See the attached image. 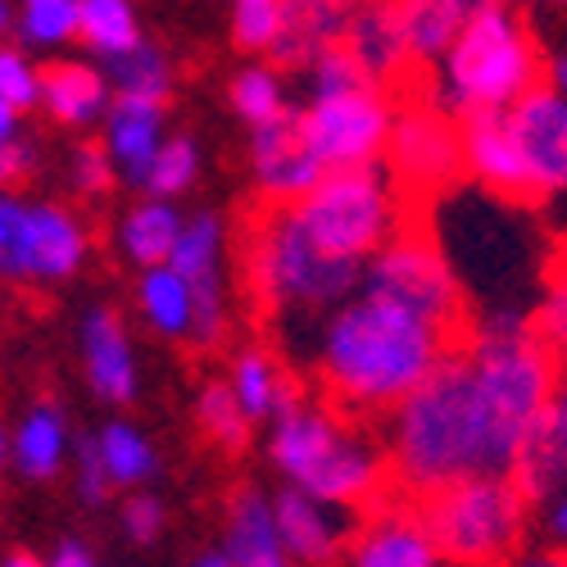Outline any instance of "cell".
Returning a JSON list of instances; mask_svg holds the SVG:
<instances>
[{
    "label": "cell",
    "instance_id": "1",
    "mask_svg": "<svg viewBox=\"0 0 567 567\" xmlns=\"http://www.w3.org/2000/svg\"><path fill=\"white\" fill-rule=\"evenodd\" d=\"M450 354L454 337L372 296H354L337 313H327L313 341V363L327 395L354 413L400 409Z\"/></svg>",
    "mask_w": 567,
    "mask_h": 567
},
{
    "label": "cell",
    "instance_id": "2",
    "mask_svg": "<svg viewBox=\"0 0 567 567\" xmlns=\"http://www.w3.org/2000/svg\"><path fill=\"white\" fill-rule=\"evenodd\" d=\"M386 467L413 499H432L436 491L467 477H508L513 472V454L491 427L463 350H454L395 409Z\"/></svg>",
    "mask_w": 567,
    "mask_h": 567
},
{
    "label": "cell",
    "instance_id": "3",
    "mask_svg": "<svg viewBox=\"0 0 567 567\" xmlns=\"http://www.w3.org/2000/svg\"><path fill=\"white\" fill-rule=\"evenodd\" d=\"M246 277L259 309L277 322H313V332L359 296L363 268L322 255L291 205H272L246 236Z\"/></svg>",
    "mask_w": 567,
    "mask_h": 567
},
{
    "label": "cell",
    "instance_id": "4",
    "mask_svg": "<svg viewBox=\"0 0 567 567\" xmlns=\"http://www.w3.org/2000/svg\"><path fill=\"white\" fill-rule=\"evenodd\" d=\"M540 86V51L508 6H472L441 60V114H504Z\"/></svg>",
    "mask_w": 567,
    "mask_h": 567
},
{
    "label": "cell",
    "instance_id": "5",
    "mask_svg": "<svg viewBox=\"0 0 567 567\" xmlns=\"http://www.w3.org/2000/svg\"><path fill=\"white\" fill-rule=\"evenodd\" d=\"M291 209L322 255L359 268L404 231V196L382 164L322 173V182Z\"/></svg>",
    "mask_w": 567,
    "mask_h": 567
},
{
    "label": "cell",
    "instance_id": "6",
    "mask_svg": "<svg viewBox=\"0 0 567 567\" xmlns=\"http://www.w3.org/2000/svg\"><path fill=\"white\" fill-rule=\"evenodd\" d=\"M422 523H427L441 558L463 567H495L513 558L523 540L527 499L508 477H467L422 504Z\"/></svg>",
    "mask_w": 567,
    "mask_h": 567
},
{
    "label": "cell",
    "instance_id": "7",
    "mask_svg": "<svg viewBox=\"0 0 567 567\" xmlns=\"http://www.w3.org/2000/svg\"><path fill=\"white\" fill-rule=\"evenodd\" d=\"M359 296L395 305L422 322H432L445 337H454L463 327V287H458L454 268L432 236L413 231V227H404L386 250H377L363 264Z\"/></svg>",
    "mask_w": 567,
    "mask_h": 567
},
{
    "label": "cell",
    "instance_id": "8",
    "mask_svg": "<svg viewBox=\"0 0 567 567\" xmlns=\"http://www.w3.org/2000/svg\"><path fill=\"white\" fill-rule=\"evenodd\" d=\"M300 132L309 141V151L327 173H346V168H368L382 164L386 141L395 127L391 96L372 82L337 86V91H313L309 105L296 114Z\"/></svg>",
    "mask_w": 567,
    "mask_h": 567
},
{
    "label": "cell",
    "instance_id": "9",
    "mask_svg": "<svg viewBox=\"0 0 567 567\" xmlns=\"http://www.w3.org/2000/svg\"><path fill=\"white\" fill-rule=\"evenodd\" d=\"M386 155H391V177L404 192H445L454 182L463 155H458V127L432 110V105H417V110H404L395 114V127H391V141H386Z\"/></svg>",
    "mask_w": 567,
    "mask_h": 567
},
{
    "label": "cell",
    "instance_id": "10",
    "mask_svg": "<svg viewBox=\"0 0 567 567\" xmlns=\"http://www.w3.org/2000/svg\"><path fill=\"white\" fill-rule=\"evenodd\" d=\"M223 246L227 227L218 214H196L182 223V236L168 255V268L192 287L196 300V322L192 341L196 346H218L227 332V291H223Z\"/></svg>",
    "mask_w": 567,
    "mask_h": 567
},
{
    "label": "cell",
    "instance_id": "11",
    "mask_svg": "<svg viewBox=\"0 0 567 567\" xmlns=\"http://www.w3.org/2000/svg\"><path fill=\"white\" fill-rule=\"evenodd\" d=\"M504 123L536 196H567V101L554 86H532L513 110H504Z\"/></svg>",
    "mask_w": 567,
    "mask_h": 567
},
{
    "label": "cell",
    "instance_id": "12",
    "mask_svg": "<svg viewBox=\"0 0 567 567\" xmlns=\"http://www.w3.org/2000/svg\"><path fill=\"white\" fill-rule=\"evenodd\" d=\"M250 173H255L259 192L272 205H300L313 192V186L322 182L327 168L309 151L296 110L281 118V123L255 127V136H250Z\"/></svg>",
    "mask_w": 567,
    "mask_h": 567
},
{
    "label": "cell",
    "instance_id": "13",
    "mask_svg": "<svg viewBox=\"0 0 567 567\" xmlns=\"http://www.w3.org/2000/svg\"><path fill=\"white\" fill-rule=\"evenodd\" d=\"M350 567H441V549L422 523V508L382 504L354 527L346 545Z\"/></svg>",
    "mask_w": 567,
    "mask_h": 567
},
{
    "label": "cell",
    "instance_id": "14",
    "mask_svg": "<svg viewBox=\"0 0 567 567\" xmlns=\"http://www.w3.org/2000/svg\"><path fill=\"white\" fill-rule=\"evenodd\" d=\"M458 155H463V168L477 177L486 192H495V196H504L513 205L540 200L523 155H517V141H513L504 114H472V118H463V127H458Z\"/></svg>",
    "mask_w": 567,
    "mask_h": 567
},
{
    "label": "cell",
    "instance_id": "15",
    "mask_svg": "<svg viewBox=\"0 0 567 567\" xmlns=\"http://www.w3.org/2000/svg\"><path fill=\"white\" fill-rule=\"evenodd\" d=\"M272 517H277L281 545H287V558L305 567H332L354 536L346 508H327L291 486L272 495Z\"/></svg>",
    "mask_w": 567,
    "mask_h": 567
},
{
    "label": "cell",
    "instance_id": "16",
    "mask_svg": "<svg viewBox=\"0 0 567 567\" xmlns=\"http://www.w3.org/2000/svg\"><path fill=\"white\" fill-rule=\"evenodd\" d=\"M86 259V227L55 200H28L23 218V281H64Z\"/></svg>",
    "mask_w": 567,
    "mask_h": 567
},
{
    "label": "cell",
    "instance_id": "17",
    "mask_svg": "<svg viewBox=\"0 0 567 567\" xmlns=\"http://www.w3.org/2000/svg\"><path fill=\"white\" fill-rule=\"evenodd\" d=\"M82 368L86 382L105 404H132L136 400V354H132V337L123 318L110 305L86 309L82 318Z\"/></svg>",
    "mask_w": 567,
    "mask_h": 567
},
{
    "label": "cell",
    "instance_id": "18",
    "mask_svg": "<svg viewBox=\"0 0 567 567\" xmlns=\"http://www.w3.org/2000/svg\"><path fill=\"white\" fill-rule=\"evenodd\" d=\"M223 558L231 567H296L287 558V545L277 536L272 495L259 486H241L227 504V532H223Z\"/></svg>",
    "mask_w": 567,
    "mask_h": 567
},
{
    "label": "cell",
    "instance_id": "19",
    "mask_svg": "<svg viewBox=\"0 0 567 567\" xmlns=\"http://www.w3.org/2000/svg\"><path fill=\"white\" fill-rule=\"evenodd\" d=\"M105 155L114 173L132 186H146V173L164 146V105L146 101H114L105 114Z\"/></svg>",
    "mask_w": 567,
    "mask_h": 567
},
{
    "label": "cell",
    "instance_id": "20",
    "mask_svg": "<svg viewBox=\"0 0 567 567\" xmlns=\"http://www.w3.org/2000/svg\"><path fill=\"white\" fill-rule=\"evenodd\" d=\"M341 51L354 60V69L382 86L395 82L413 60L404 51V37H400V23H395V6H368V10H350V28H346V41Z\"/></svg>",
    "mask_w": 567,
    "mask_h": 567
},
{
    "label": "cell",
    "instance_id": "21",
    "mask_svg": "<svg viewBox=\"0 0 567 567\" xmlns=\"http://www.w3.org/2000/svg\"><path fill=\"white\" fill-rule=\"evenodd\" d=\"M41 105L69 127H91L110 114L114 91L105 82V69L86 60H55L41 69Z\"/></svg>",
    "mask_w": 567,
    "mask_h": 567
},
{
    "label": "cell",
    "instance_id": "22",
    "mask_svg": "<svg viewBox=\"0 0 567 567\" xmlns=\"http://www.w3.org/2000/svg\"><path fill=\"white\" fill-rule=\"evenodd\" d=\"M73 454V432L60 404H37L10 436V458L28 482H51Z\"/></svg>",
    "mask_w": 567,
    "mask_h": 567
},
{
    "label": "cell",
    "instance_id": "23",
    "mask_svg": "<svg viewBox=\"0 0 567 567\" xmlns=\"http://www.w3.org/2000/svg\"><path fill=\"white\" fill-rule=\"evenodd\" d=\"M227 391H231V400L241 404V413L250 422H259V417L272 422L277 413H287L296 400H305L268 350H241L236 354L231 372H227Z\"/></svg>",
    "mask_w": 567,
    "mask_h": 567
},
{
    "label": "cell",
    "instance_id": "24",
    "mask_svg": "<svg viewBox=\"0 0 567 567\" xmlns=\"http://www.w3.org/2000/svg\"><path fill=\"white\" fill-rule=\"evenodd\" d=\"M346 28H350V10L341 6H287V28H281V41L272 45V60L309 69L318 55L337 51L346 41Z\"/></svg>",
    "mask_w": 567,
    "mask_h": 567
},
{
    "label": "cell",
    "instance_id": "25",
    "mask_svg": "<svg viewBox=\"0 0 567 567\" xmlns=\"http://www.w3.org/2000/svg\"><path fill=\"white\" fill-rule=\"evenodd\" d=\"M136 309L146 318V327L155 337H168V341H192V322H196V300H192V287L168 268H146L136 281Z\"/></svg>",
    "mask_w": 567,
    "mask_h": 567
},
{
    "label": "cell",
    "instance_id": "26",
    "mask_svg": "<svg viewBox=\"0 0 567 567\" xmlns=\"http://www.w3.org/2000/svg\"><path fill=\"white\" fill-rule=\"evenodd\" d=\"M467 10L472 6H463V0H417V6H395V23H400L409 60L413 64L445 60Z\"/></svg>",
    "mask_w": 567,
    "mask_h": 567
},
{
    "label": "cell",
    "instance_id": "27",
    "mask_svg": "<svg viewBox=\"0 0 567 567\" xmlns=\"http://www.w3.org/2000/svg\"><path fill=\"white\" fill-rule=\"evenodd\" d=\"M182 214H177V205H168V200H141V205H132L127 214H123V223H118V250L146 272V268H159V264H168V255H173V246H177V236H182Z\"/></svg>",
    "mask_w": 567,
    "mask_h": 567
},
{
    "label": "cell",
    "instance_id": "28",
    "mask_svg": "<svg viewBox=\"0 0 567 567\" xmlns=\"http://www.w3.org/2000/svg\"><path fill=\"white\" fill-rule=\"evenodd\" d=\"M508 482L523 491V499H558V491L567 486V445L558 441V432L545 422H540L527 432V441L517 445V458H513V472H508Z\"/></svg>",
    "mask_w": 567,
    "mask_h": 567
},
{
    "label": "cell",
    "instance_id": "29",
    "mask_svg": "<svg viewBox=\"0 0 567 567\" xmlns=\"http://www.w3.org/2000/svg\"><path fill=\"white\" fill-rule=\"evenodd\" d=\"M91 441H96V454H101V463H105L110 486H141V482H151L155 472H159L155 445L141 436L132 422H123V417L105 422V427L91 436Z\"/></svg>",
    "mask_w": 567,
    "mask_h": 567
},
{
    "label": "cell",
    "instance_id": "30",
    "mask_svg": "<svg viewBox=\"0 0 567 567\" xmlns=\"http://www.w3.org/2000/svg\"><path fill=\"white\" fill-rule=\"evenodd\" d=\"M78 37L105 60H118L146 41L127 0H78Z\"/></svg>",
    "mask_w": 567,
    "mask_h": 567
},
{
    "label": "cell",
    "instance_id": "31",
    "mask_svg": "<svg viewBox=\"0 0 567 567\" xmlns=\"http://www.w3.org/2000/svg\"><path fill=\"white\" fill-rule=\"evenodd\" d=\"M105 82H110V91H118V101L164 105V101H168V91H173V69H168V55L159 51V45L141 41L136 51L110 60Z\"/></svg>",
    "mask_w": 567,
    "mask_h": 567
},
{
    "label": "cell",
    "instance_id": "32",
    "mask_svg": "<svg viewBox=\"0 0 567 567\" xmlns=\"http://www.w3.org/2000/svg\"><path fill=\"white\" fill-rule=\"evenodd\" d=\"M231 110L241 114L250 127H268V123H281L291 114L287 105V86H281L277 69H264V64H250L231 78Z\"/></svg>",
    "mask_w": 567,
    "mask_h": 567
},
{
    "label": "cell",
    "instance_id": "33",
    "mask_svg": "<svg viewBox=\"0 0 567 567\" xmlns=\"http://www.w3.org/2000/svg\"><path fill=\"white\" fill-rule=\"evenodd\" d=\"M196 173H200V146L186 132H173V136H164V146L146 173V192H151V200L173 205V196H182L186 186L196 182Z\"/></svg>",
    "mask_w": 567,
    "mask_h": 567
},
{
    "label": "cell",
    "instance_id": "34",
    "mask_svg": "<svg viewBox=\"0 0 567 567\" xmlns=\"http://www.w3.org/2000/svg\"><path fill=\"white\" fill-rule=\"evenodd\" d=\"M14 32L23 45L55 51V45L78 37V0H28L14 14Z\"/></svg>",
    "mask_w": 567,
    "mask_h": 567
},
{
    "label": "cell",
    "instance_id": "35",
    "mask_svg": "<svg viewBox=\"0 0 567 567\" xmlns=\"http://www.w3.org/2000/svg\"><path fill=\"white\" fill-rule=\"evenodd\" d=\"M196 417H200L205 436H209L218 450H227V454L246 450V436H250V417L241 413V404L231 400L227 382H209V386L200 391V400H196Z\"/></svg>",
    "mask_w": 567,
    "mask_h": 567
},
{
    "label": "cell",
    "instance_id": "36",
    "mask_svg": "<svg viewBox=\"0 0 567 567\" xmlns=\"http://www.w3.org/2000/svg\"><path fill=\"white\" fill-rule=\"evenodd\" d=\"M281 28H287V6L281 0H241V6H231V41L241 51L272 55Z\"/></svg>",
    "mask_w": 567,
    "mask_h": 567
},
{
    "label": "cell",
    "instance_id": "37",
    "mask_svg": "<svg viewBox=\"0 0 567 567\" xmlns=\"http://www.w3.org/2000/svg\"><path fill=\"white\" fill-rule=\"evenodd\" d=\"M0 105H10L14 114L41 105V73L14 45H0Z\"/></svg>",
    "mask_w": 567,
    "mask_h": 567
},
{
    "label": "cell",
    "instance_id": "38",
    "mask_svg": "<svg viewBox=\"0 0 567 567\" xmlns=\"http://www.w3.org/2000/svg\"><path fill=\"white\" fill-rule=\"evenodd\" d=\"M23 218L28 200L14 192H0V277L23 281Z\"/></svg>",
    "mask_w": 567,
    "mask_h": 567
},
{
    "label": "cell",
    "instance_id": "39",
    "mask_svg": "<svg viewBox=\"0 0 567 567\" xmlns=\"http://www.w3.org/2000/svg\"><path fill=\"white\" fill-rule=\"evenodd\" d=\"M114 164L105 155V146H78L69 155V186L78 196H105L110 186H114Z\"/></svg>",
    "mask_w": 567,
    "mask_h": 567
},
{
    "label": "cell",
    "instance_id": "40",
    "mask_svg": "<svg viewBox=\"0 0 567 567\" xmlns=\"http://www.w3.org/2000/svg\"><path fill=\"white\" fill-rule=\"evenodd\" d=\"M73 467H78V495L86 504H105V495L114 491L110 477H105V463L96 454V441L91 436H78L73 441Z\"/></svg>",
    "mask_w": 567,
    "mask_h": 567
},
{
    "label": "cell",
    "instance_id": "41",
    "mask_svg": "<svg viewBox=\"0 0 567 567\" xmlns=\"http://www.w3.org/2000/svg\"><path fill=\"white\" fill-rule=\"evenodd\" d=\"M123 527L136 545H151L159 532H164V504L155 495H132L123 504Z\"/></svg>",
    "mask_w": 567,
    "mask_h": 567
},
{
    "label": "cell",
    "instance_id": "42",
    "mask_svg": "<svg viewBox=\"0 0 567 567\" xmlns=\"http://www.w3.org/2000/svg\"><path fill=\"white\" fill-rule=\"evenodd\" d=\"M545 422L558 432V441L567 445V368H558V382H554L549 404H545Z\"/></svg>",
    "mask_w": 567,
    "mask_h": 567
},
{
    "label": "cell",
    "instance_id": "43",
    "mask_svg": "<svg viewBox=\"0 0 567 567\" xmlns=\"http://www.w3.org/2000/svg\"><path fill=\"white\" fill-rule=\"evenodd\" d=\"M45 567H96V554H91L82 540H60Z\"/></svg>",
    "mask_w": 567,
    "mask_h": 567
},
{
    "label": "cell",
    "instance_id": "44",
    "mask_svg": "<svg viewBox=\"0 0 567 567\" xmlns=\"http://www.w3.org/2000/svg\"><path fill=\"white\" fill-rule=\"evenodd\" d=\"M513 567H567V554L563 549H536L527 558H517Z\"/></svg>",
    "mask_w": 567,
    "mask_h": 567
},
{
    "label": "cell",
    "instance_id": "45",
    "mask_svg": "<svg viewBox=\"0 0 567 567\" xmlns=\"http://www.w3.org/2000/svg\"><path fill=\"white\" fill-rule=\"evenodd\" d=\"M19 136H23V132H19V114H14L10 105H0V151H10Z\"/></svg>",
    "mask_w": 567,
    "mask_h": 567
},
{
    "label": "cell",
    "instance_id": "46",
    "mask_svg": "<svg viewBox=\"0 0 567 567\" xmlns=\"http://www.w3.org/2000/svg\"><path fill=\"white\" fill-rule=\"evenodd\" d=\"M549 532L558 536V540H567V491L554 499V508H549Z\"/></svg>",
    "mask_w": 567,
    "mask_h": 567
},
{
    "label": "cell",
    "instance_id": "47",
    "mask_svg": "<svg viewBox=\"0 0 567 567\" xmlns=\"http://www.w3.org/2000/svg\"><path fill=\"white\" fill-rule=\"evenodd\" d=\"M549 86L567 101V55H554V60H549Z\"/></svg>",
    "mask_w": 567,
    "mask_h": 567
},
{
    "label": "cell",
    "instance_id": "48",
    "mask_svg": "<svg viewBox=\"0 0 567 567\" xmlns=\"http://www.w3.org/2000/svg\"><path fill=\"white\" fill-rule=\"evenodd\" d=\"M0 567H45V563H41L37 554H10V558L0 563Z\"/></svg>",
    "mask_w": 567,
    "mask_h": 567
},
{
    "label": "cell",
    "instance_id": "49",
    "mask_svg": "<svg viewBox=\"0 0 567 567\" xmlns=\"http://www.w3.org/2000/svg\"><path fill=\"white\" fill-rule=\"evenodd\" d=\"M192 567H231V563H227L223 554H200V558H196Z\"/></svg>",
    "mask_w": 567,
    "mask_h": 567
},
{
    "label": "cell",
    "instance_id": "50",
    "mask_svg": "<svg viewBox=\"0 0 567 567\" xmlns=\"http://www.w3.org/2000/svg\"><path fill=\"white\" fill-rule=\"evenodd\" d=\"M14 28V6H6V0H0V32H10Z\"/></svg>",
    "mask_w": 567,
    "mask_h": 567
},
{
    "label": "cell",
    "instance_id": "51",
    "mask_svg": "<svg viewBox=\"0 0 567 567\" xmlns=\"http://www.w3.org/2000/svg\"><path fill=\"white\" fill-rule=\"evenodd\" d=\"M6 463H10V432L0 427V467H6Z\"/></svg>",
    "mask_w": 567,
    "mask_h": 567
},
{
    "label": "cell",
    "instance_id": "52",
    "mask_svg": "<svg viewBox=\"0 0 567 567\" xmlns=\"http://www.w3.org/2000/svg\"><path fill=\"white\" fill-rule=\"evenodd\" d=\"M558 281H567V255H563V264H558V272H554Z\"/></svg>",
    "mask_w": 567,
    "mask_h": 567
},
{
    "label": "cell",
    "instance_id": "53",
    "mask_svg": "<svg viewBox=\"0 0 567 567\" xmlns=\"http://www.w3.org/2000/svg\"><path fill=\"white\" fill-rule=\"evenodd\" d=\"M563 350H567V346H563Z\"/></svg>",
    "mask_w": 567,
    "mask_h": 567
}]
</instances>
